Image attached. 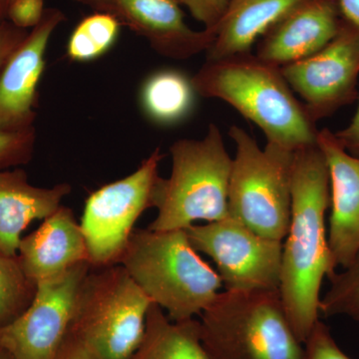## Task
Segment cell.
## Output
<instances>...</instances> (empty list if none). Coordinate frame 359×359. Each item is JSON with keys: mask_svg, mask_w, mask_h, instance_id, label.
<instances>
[{"mask_svg": "<svg viewBox=\"0 0 359 359\" xmlns=\"http://www.w3.org/2000/svg\"><path fill=\"white\" fill-rule=\"evenodd\" d=\"M330 174L318 144L294 151L292 166V212L283 243L280 292L285 313L304 344L320 320L323 280L337 273L328 245Z\"/></svg>", "mask_w": 359, "mask_h": 359, "instance_id": "1", "label": "cell"}, {"mask_svg": "<svg viewBox=\"0 0 359 359\" xmlns=\"http://www.w3.org/2000/svg\"><path fill=\"white\" fill-rule=\"evenodd\" d=\"M191 80L198 95L224 101L256 124L266 143L292 152L318 144L320 130L280 67L256 54L205 60Z\"/></svg>", "mask_w": 359, "mask_h": 359, "instance_id": "2", "label": "cell"}, {"mask_svg": "<svg viewBox=\"0 0 359 359\" xmlns=\"http://www.w3.org/2000/svg\"><path fill=\"white\" fill-rule=\"evenodd\" d=\"M119 264L173 321L201 316L223 287L186 230L135 229Z\"/></svg>", "mask_w": 359, "mask_h": 359, "instance_id": "3", "label": "cell"}, {"mask_svg": "<svg viewBox=\"0 0 359 359\" xmlns=\"http://www.w3.org/2000/svg\"><path fill=\"white\" fill-rule=\"evenodd\" d=\"M172 171L156 186L152 231L186 230L198 221L230 218L228 197L233 158L216 124L204 138L180 139L170 147Z\"/></svg>", "mask_w": 359, "mask_h": 359, "instance_id": "4", "label": "cell"}, {"mask_svg": "<svg viewBox=\"0 0 359 359\" xmlns=\"http://www.w3.org/2000/svg\"><path fill=\"white\" fill-rule=\"evenodd\" d=\"M200 337L212 359H302L280 292H219L201 314Z\"/></svg>", "mask_w": 359, "mask_h": 359, "instance_id": "5", "label": "cell"}, {"mask_svg": "<svg viewBox=\"0 0 359 359\" xmlns=\"http://www.w3.org/2000/svg\"><path fill=\"white\" fill-rule=\"evenodd\" d=\"M153 304L121 264L92 268L78 290L69 334L100 359H129Z\"/></svg>", "mask_w": 359, "mask_h": 359, "instance_id": "6", "label": "cell"}, {"mask_svg": "<svg viewBox=\"0 0 359 359\" xmlns=\"http://www.w3.org/2000/svg\"><path fill=\"white\" fill-rule=\"evenodd\" d=\"M236 155L229 183L231 218L273 240L287 236L292 212L294 153L273 143L259 147L245 130L231 125Z\"/></svg>", "mask_w": 359, "mask_h": 359, "instance_id": "7", "label": "cell"}, {"mask_svg": "<svg viewBox=\"0 0 359 359\" xmlns=\"http://www.w3.org/2000/svg\"><path fill=\"white\" fill-rule=\"evenodd\" d=\"M163 158L156 148L133 173L101 187L85 201L80 226L92 268L119 264L135 224L146 210L154 208Z\"/></svg>", "mask_w": 359, "mask_h": 359, "instance_id": "8", "label": "cell"}, {"mask_svg": "<svg viewBox=\"0 0 359 359\" xmlns=\"http://www.w3.org/2000/svg\"><path fill=\"white\" fill-rule=\"evenodd\" d=\"M194 249L211 257L224 290L275 292L280 289L283 242L264 238L235 219L186 229Z\"/></svg>", "mask_w": 359, "mask_h": 359, "instance_id": "9", "label": "cell"}, {"mask_svg": "<svg viewBox=\"0 0 359 359\" xmlns=\"http://www.w3.org/2000/svg\"><path fill=\"white\" fill-rule=\"evenodd\" d=\"M91 269L84 262L37 283L30 306L0 327V348L13 359H55L69 334L78 290Z\"/></svg>", "mask_w": 359, "mask_h": 359, "instance_id": "10", "label": "cell"}, {"mask_svg": "<svg viewBox=\"0 0 359 359\" xmlns=\"http://www.w3.org/2000/svg\"><path fill=\"white\" fill-rule=\"evenodd\" d=\"M280 70L313 122L330 117L358 98V28L344 20L327 46Z\"/></svg>", "mask_w": 359, "mask_h": 359, "instance_id": "11", "label": "cell"}, {"mask_svg": "<svg viewBox=\"0 0 359 359\" xmlns=\"http://www.w3.org/2000/svg\"><path fill=\"white\" fill-rule=\"evenodd\" d=\"M109 14L121 26L143 37L163 57L185 60L207 52L216 39L215 30H194L176 0H72Z\"/></svg>", "mask_w": 359, "mask_h": 359, "instance_id": "12", "label": "cell"}, {"mask_svg": "<svg viewBox=\"0 0 359 359\" xmlns=\"http://www.w3.org/2000/svg\"><path fill=\"white\" fill-rule=\"evenodd\" d=\"M65 20L59 9H45L41 21L7 60L0 72V128L20 131L34 127L45 53L52 34Z\"/></svg>", "mask_w": 359, "mask_h": 359, "instance_id": "13", "label": "cell"}, {"mask_svg": "<svg viewBox=\"0 0 359 359\" xmlns=\"http://www.w3.org/2000/svg\"><path fill=\"white\" fill-rule=\"evenodd\" d=\"M344 22L337 0H302L269 26L255 54L278 67L297 62L327 46Z\"/></svg>", "mask_w": 359, "mask_h": 359, "instance_id": "14", "label": "cell"}, {"mask_svg": "<svg viewBox=\"0 0 359 359\" xmlns=\"http://www.w3.org/2000/svg\"><path fill=\"white\" fill-rule=\"evenodd\" d=\"M318 147L330 174L327 238L337 268H346L359 252V157L340 145L334 132L320 130Z\"/></svg>", "mask_w": 359, "mask_h": 359, "instance_id": "15", "label": "cell"}, {"mask_svg": "<svg viewBox=\"0 0 359 359\" xmlns=\"http://www.w3.org/2000/svg\"><path fill=\"white\" fill-rule=\"evenodd\" d=\"M18 257L25 275L36 285L89 263L83 231L72 210L61 205L36 231L21 238Z\"/></svg>", "mask_w": 359, "mask_h": 359, "instance_id": "16", "label": "cell"}, {"mask_svg": "<svg viewBox=\"0 0 359 359\" xmlns=\"http://www.w3.org/2000/svg\"><path fill=\"white\" fill-rule=\"evenodd\" d=\"M69 184L51 188L33 186L20 168L0 171V255L16 257L21 233L36 219H45L71 193Z\"/></svg>", "mask_w": 359, "mask_h": 359, "instance_id": "17", "label": "cell"}, {"mask_svg": "<svg viewBox=\"0 0 359 359\" xmlns=\"http://www.w3.org/2000/svg\"><path fill=\"white\" fill-rule=\"evenodd\" d=\"M302 0H229L207 60L250 53L264 32Z\"/></svg>", "mask_w": 359, "mask_h": 359, "instance_id": "18", "label": "cell"}, {"mask_svg": "<svg viewBox=\"0 0 359 359\" xmlns=\"http://www.w3.org/2000/svg\"><path fill=\"white\" fill-rule=\"evenodd\" d=\"M199 320L173 321L157 304L149 309L140 346L129 359H212L200 337Z\"/></svg>", "mask_w": 359, "mask_h": 359, "instance_id": "19", "label": "cell"}, {"mask_svg": "<svg viewBox=\"0 0 359 359\" xmlns=\"http://www.w3.org/2000/svg\"><path fill=\"white\" fill-rule=\"evenodd\" d=\"M198 95L191 77L178 69H161L149 75L140 89L142 111L158 126L171 127L192 115Z\"/></svg>", "mask_w": 359, "mask_h": 359, "instance_id": "20", "label": "cell"}, {"mask_svg": "<svg viewBox=\"0 0 359 359\" xmlns=\"http://www.w3.org/2000/svg\"><path fill=\"white\" fill-rule=\"evenodd\" d=\"M121 25L109 14L86 16L74 28L68 40L67 56L75 62H90L102 57L114 46Z\"/></svg>", "mask_w": 359, "mask_h": 359, "instance_id": "21", "label": "cell"}, {"mask_svg": "<svg viewBox=\"0 0 359 359\" xmlns=\"http://www.w3.org/2000/svg\"><path fill=\"white\" fill-rule=\"evenodd\" d=\"M37 285L25 275L18 257L0 255V327L11 323L32 304Z\"/></svg>", "mask_w": 359, "mask_h": 359, "instance_id": "22", "label": "cell"}, {"mask_svg": "<svg viewBox=\"0 0 359 359\" xmlns=\"http://www.w3.org/2000/svg\"><path fill=\"white\" fill-rule=\"evenodd\" d=\"M330 282V289L320 299V314L325 318L344 316L359 323V252Z\"/></svg>", "mask_w": 359, "mask_h": 359, "instance_id": "23", "label": "cell"}, {"mask_svg": "<svg viewBox=\"0 0 359 359\" xmlns=\"http://www.w3.org/2000/svg\"><path fill=\"white\" fill-rule=\"evenodd\" d=\"M35 143L34 127L20 131L0 128V171L29 163L34 154Z\"/></svg>", "mask_w": 359, "mask_h": 359, "instance_id": "24", "label": "cell"}, {"mask_svg": "<svg viewBox=\"0 0 359 359\" xmlns=\"http://www.w3.org/2000/svg\"><path fill=\"white\" fill-rule=\"evenodd\" d=\"M302 359H353L339 346L330 328L321 320L316 325L304 342Z\"/></svg>", "mask_w": 359, "mask_h": 359, "instance_id": "25", "label": "cell"}, {"mask_svg": "<svg viewBox=\"0 0 359 359\" xmlns=\"http://www.w3.org/2000/svg\"><path fill=\"white\" fill-rule=\"evenodd\" d=\"M185 6L196 20L204 25L205 29L215 30L223 20L229 6V0H176Z\"/></svg>", "mask_w": 359, "mask_h": 359, "instance_id": "26", "label": "cell"}, {"mask_svg": "<svg viewBox=\"0 0 359 359\" xmlns=\"http://www.w3.org/2000/svg\"><path fill=\"white\" fill-rule=\"evenodd\" d=\"M44 0H11L7 20L20 29L34 28L43 18Z\"/></svg>", "mask_w": 359, "mask_h": 359, "instance_id": "27", "label": "cell"}, {"mask_svg": "<svg viewBox=\"0 0 359 359\" xmlns=\"http://www.w3.org/2000/svg\"><path fill=\"white\" fill-rule=\"evenodd\" d=\"M28 32V30L16 27L8 20L0 23V72L11 54L27 36Z\"/></svg>", "mask_w": 359, "mask_h": 359, "instance_id": "28", "label": "cell"}, {"mask_svg": "<svg viewBox=\"0 0 359 359\" xmlns=\"http://www.w3.org/2000/svg\"><path fill=\"white\" fill-rule=\"evenodd\" d=\"M337 141L347 152L359 157V102L355 114L346 128L334 133Z\"/></svg>", "mask_w": 359, "mask_h": 359, "instance_id": "29", "label": "cell"}, {"mask_svg": "<svg viewBox=\"0 0 359 359\" xmlns=\"http://www.w3.org/2000/svg\"><path fill=\"white\" fill-rule=\"evenodd\" d=\"M55 359H100L84 342L68 334Z\"/></svg>", "mask_w": 359, "mask_h": 359, "instance_id": "30", "label": "cell"}, {"mask_svg": "<svg viewBox=\"0 0 359 359\" xmlns=\"http://www.w3.org/2000/svg\"><path fill=\"white\" fill-rule=\"evenodd\" d=\"M342 18L359 29V0H337Z\"/></svg>", "mask_w": 359, "mask_h": 359, "instance_id": "31", "label": "cell"}, {"mask_svg": "<svg viewBox=\"0 0 359 359\" xmlns=\"http://www.w3.org/2000/svg\"><path fill=\"white\" fill-rule=\"evenodd\" d=\"M11 0H0V23L7 20V9Z\"/></svg>", "mask_w": 359, "mask_h": 359, "instance_id": "32", "label": "cell"}, {"mask_svg": "<svg viewBox=\"0 0 359 359\" xmlns=\"http://www.w3.org/2000/svg\"><path fill=\"white\" fill-rule=\"evenodd\" d=\"M0 359H13L11 358L8 353L6 351H4V349L0 348Z\"/></svg>", "mask_w": 359, "mask_h": 359, "instance_id": "33", "label": "cell"}]
</instances>
